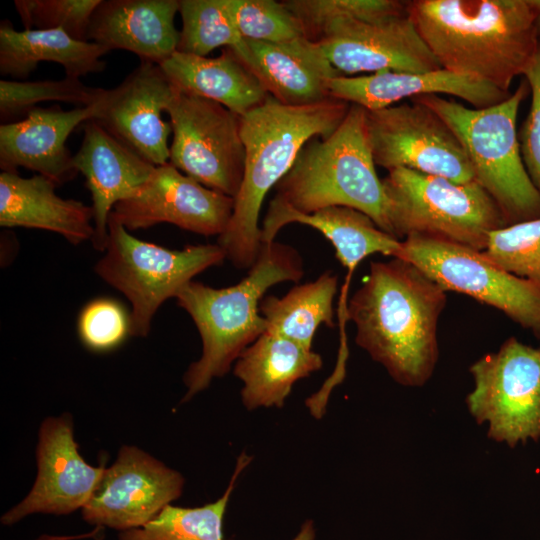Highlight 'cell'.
I'll list each match as a JSON object with an SVG mask.
<instances>
[{
	"label": "cell",
	"mask_w": 540,
	"mask_h": 540,
	"mask_svg": "<svg viewBox=\"0 0 540 540\" xmlns=\"http://www.w3.org/2000/svg\"><path fill=\"white\" fill-rule=\"evenodd\" d=\"M182 475L135 446H123L105 469L82 517L122 531L144 526L181 496Z\"/></svg>",
	"instance_id": "cell-14"
},
{
	"label": "cell",
	"mask_w": 540,
	"mask_h": 540,
	"mask_svg": "<svg viewBox=\"0 0 540 540\" xmlns=\"http://www.w3.org/2000/svg\"><path fill=\"white\" fill-rule=\"evenodd\" d=\"M526 81L504 101L469 108L440 97L412 98L432 109L460 140L478 182L496 202L507 225L540 218V192L525 168L516 127Z\"/></svg>",
	"instance_id": "cell-6"
},
{
	"label": "cell",
	"mask_w": 540,
	"mask_h": 540,
	"mask_svg": "<svg viewBox=\"0 0 540 540\" xmlns=\"http://www.w3.org/2000/svg\"><path fill=\"white\" fill-rule=\"evenodd\" d=\"M482 252L507 272L540 288V218L491 232Z\"/></svg>",
	"instance_id": "cell-33"
},
{
	"label": "cell",
	"mask_w": 540,
	"mask_h": 540,
	"mask_svg": "<svg viewBox=\"0 0 540 540\" xmlns=\"http://www.w3.org/2000/svg\"><path fill=\"white\" fill-rule=\"evenodd\" d=\"M107 90L86 86L79 78L61 80H0V118L3 123L27 115L40 102L59 101L86 107L100 101Z\"/></svg>",
	"instance_id": "cell-31"
},
{
	"label": "cell",
	"mask_w": 540,
	"mask_h": 540,
	"mask_svg": "<svg viewBox=\"0 0 540 540\" xmlns=\"http://www.w3.org/2000/svg\"><path fill=\"white\" fill-rule=\"evenodd\" d=\"M177 12L179 0H101L91 18L88 41L159 65L177 51Z\"/></svg>",
	"instance_id": "cell-21"
},
{
	"label": "cell",
	"mask_w": 540,
	"mask_h": 540,
	"mask_svg": "<svg viewBox=\"0 0 540 540\" xmlns=\"http://www.w3.org/2000/svg\"><path fill=\"white\" fill-rule=\"evenodd\" d=\"M176 93L159 65L141 61L115 88L107 90L103 109L94 119L154 166L169 162L170 123L162 119Z\"/></svg>",
	"instance_id": "cell-17"
},
{
	"label": "cell",
	"mask_w": 540,
	"mask_h": 540,
	"mask_svg": "<svg viewBox=\"0 0 540 540\" xmlns=\"http://www.w3.org/2000/svg\"><path fill=\"white\" fill-rule=\"evenodd\" d=\"M338 278L331 272L313 282L294 286L281 298L264 297L259 306L267 331L311 349L313 336L321 324L334 327L333 300Z\"/></svg>",
	"instance_id": "cell-28"
},
{
	"label": "cell",
	"mask_w": 540,
	"mask_h": 540,
	"mask_svg": "<svg viewBox=\"0 0 540 540\" xmlns=\"http://www.w3.org/2000/svg\"><path fill=\"white\" fill-rule=\"evenodd\" d=\"M329 96L365 110L393 106L405 98L447 94L486 108L506 100L511 93L474 76L438 69L424 73L379 71L367 76L334 77L328 81Z\"/></svg>",
	"instance_id": "cell-20"
},
{
	"label": "cell",
	"mask_w": 540,
	"mask_h": 540,
	"mask_svg": "<svg viewBox=\"0 0 540 540\" xmlns=\"http://www.w3.org/2000/svg\"><path fill=\"white\" fill-rule=\"evenodd\" d=\"M159 66L179 91L215 101L238 116L268 96L259 78L230 48L215 58L176 51Z\"/></svg>",
	"instance_id": "cell-26"
},
{
	"label": "cell",
	"mask_w": 540,
	"mask_h": 540,
	"mask_svg": "<svg viewBox=\"0 0 540 540\" xmlns=\"http://www.w3.org/2000/svg\"><path fill=\"white\" fill-rule=\"evenodd\" d=\"M349 107L334 98L288 106L268 94L262 104L239 116L244 176L229 224L217 241L235 267L250 269L259 255V214L268 191L287 174L310 139L326 138L339 127Z\"/></svg>",
	"instance_id": "cell-3"
},
{
	"label": "cell",
	"mask_w": 540,
	"mask_h": 540,
	"mask_svg": "<svg viewBox=\"0 0 540 540\" xmlns=\"http://www.w3.org/2000/svg\"><path fill=\"white\" fill-rule=\"evenodd\" d=\"M106 49L79 41L62 30L17 31L8 21L0 25V74L24 81L40 62H55L68 77L80 78L105 69Z\"/></svg>",
	"instance_id": "cell-27"
},
{
	"label": "cell",
	"mask_w": 540,
	"mask_h": 540,
	"mask_svg": "<svg viewBox=\"0 0 540 540\" xmlns=\"http://www.w3.org/2000/svg\"><path fill=\"white\" fill-rule=\"evenodd\" d=\"M321 356L292 340L263 333L236 360L234 375L243 382L244 406L282 407L296 381L322 367Z\"/></svg>",
	"instance_id": "cell-24"
},
{
	"label": "cell",
	"mask_w": 540,
	"mask_h": 540,
	"mask_svg": "<svg viewBox=\"0 0 540 540\" xmlns=\"http://www.w3.org/2000/svg\"><path fill=\"white\" fill-rule=\"evenodd\" d=\"M474 389L466 398L488 437L510 447L540 439V347L508 338L470 367Z\"/></svg>",
	"instance_id": "cell-10"
},
{
	"label": "cell",
	"mask_w": 540,
	"mask_h": 540,
	"mask_svg": "<svg viewBox=\"0 0 540 540\" xmlns=\"http://www.w3.org/2000/svg\"><path fill=\"white\" fill-rule=\"evenodd\" d=\"M446 291L408 261L371 262L362 286L343 307L355 342L399 384L418 387L439 357L437 328Z\"/></svg>",
	"instance_id": "cell-1"
},
{
	"label": "cell",
	"mask_w": 540,
	"mask_h": 540,
	"mask_svg": "<svg viewBox=\"0 0 540 540\" xmlns=\"http://www.w3.org/2000/svg\"><path fill=\"white\" fill-rule=\"evenodd\" d=\"M104 253L95 272L130 302V334L137 337L149 334L155 313L167 299L176 298L194 276L226 258L218 244L170 250L136 238L111 219Z\"/></svg>",
	"instance_id": "cell-8"
},
{
	"label": "cell",
	"mask_w": 540,
	"mask_h": 540,
	"mask_svg": "<svg viewBox=\"0 0 540 540\" xmlns=\"http://www.w3.org/2000/svg\"><path fill=\"white\" fill-rule=\"evenodd\" d=\"M294 222L319 230L332 243L336 257L349 273L370 255L380 253L395 258L401 249V240L381 230L356 209L332 206L302 214L273 199L261 227L262 244L274 241L282 227Z\"/></svg>",
	"instance_id": "cell-25"
},
{
	"label": "cell",
	"mask_w": 540,
	"mask_h": 540,
	"mask_svg": "<svg viewBox=\"0 0 540 540\" xmlns=\"http://www.w3.org/2000/svg\"><path fill=\"white\" fill-rule=\"evenodd\" d=\"M315 532L310 521H307L301 528L294 540H314Z\"/></svg>",
	"instance_id": "cell-39"
},
{
	"label": "cell",
	"mask_w": 540,
	"mask_h": 540,
	"mask_svg": "<svg viewBox=\"0 0 540 540\" xmlns=\"http://www.w3.org/2000/svg\"><path fill=\"white\" fill-rule=\"evenodd\" d=\"M317 42L341 74L424 73L441 69L408 10L375 20H335Z\"/></svg>",
	"instance_id": "cell-13"
},
{
	"label": "cell",
	"mask_w": 540,
	"mask_h": 540,
	"mask_svg": "<svg viewBox=\"0 0 540 540\" xmlns=\"http://www.w3.org/2000/svg\"><path fill=\"white\" fill-rule=\"evenodd\" d=\"M283 4L300 21L306 38L319 41L330 23L338 19L375 20L407 11L396 0H286Z\"/></svg>",
	"instance_id": "cell-32"
},
{
	"label": "cell",
	"mask_w": 540,
	"mask_h": 540,
	"mask_svg": "<svg viewBox=\"0 0 540 540\" xmlns=\"http://www.w3.org/2000/svg\"><path fill=\"white\" fill-rule=\"evenodd\" d=\"M365 129L375 165L406 168L457 183L474 181L467 154L451 128L415 101L365 110Z\"/></svg>",
	"instance_id": "cell-12"
},
{
	"label": "cell",
	"mask_w": 540,
	"mask_h": 540,
	"mask_svg": "<svg viewBox=\"0 0 540 540\" xmlns=\"http://www.w3.org/2000/svg\"><path fill=\"white\" fill-rule=\"evenodd\" d=\"M244 40L249 56L243 63L284 105H312L331 98L328 81L343 75L320 44L306 37L280 43Z\"/></svg>",
	"instance_id": "cell-22"
},
{
	"label": "cell",
	"mask_w": 540,
	"mask_h": 540,
	"mask_svg": "<svg viewBox=\"0 0 540 540\" xmlns=\"http://www.w3.org/2000/svg\"><path fill=\"white\" fill-rule=\"evenodd\" d=\"M391 235L426 236L484 251L491 232L508 226L487 191L475 180L457 183L406 168L382 179Z\"/></svg>",
	"instance_id": "cell-7"
},
{
	"label": "cell",
	"mask_w": 540,
	"mask_h": 540,
	"mask_svg": "<svg viewBox=\"0 0 540 540\" xmlns=\"http://www.w3.org/2000/svg\"><path fill=\"white\" fill-rule=\"evenodd\" d=\"M101 0H15L26 30H62L73 39L88 41L92 15Z\"/></svg>",
	"instance_id": "cell-35"
},
{
	"label": "cell",
	"mask_w": 540,
	"mask_h": 540,
	"mask_svg": "<svg viewBox=\"0 0 540 540\" xmlns=\"http://www.w3.org/2000/svg\"><path fill=\"white\" fill-rule=\"evenodd\" d=\"M57 185L35 174L24 178L18 173L0 174V225L55 232L73 245L92 241L95 234L93 209L81 201L63 199Z\"/></svg>",
	"instance_id": "cell-23"
},
{
	"label": "cell",
	"mask_w": 540,
	"mask_h": 540,
	"mask_svg": "<svg viewBox=\"0 0 540 540\" xmlns=\"http://www.w3.org/2000/svg\"><path fill=\"white\" fill-rule=\"evenodd\" d=\"M407 10L441 68L504 92L540 43L533 0H414Z\"/></svg>",
	"instance_id": "cell-2"
},
{
	"label": "cell",
	"mask_w": 540,
	"mask_h": 540,
	"mask_svg": "<svg viewBox=\"0 0 540 540\" xmlns=\"http://www.w3.org/2000/svg\"><path fill=\"white\" fill-rule=\"evenodd\" d=\"M233 208L234 198L202 185L168 162L157 166L133 196L118 202L109 219L129 231L170 223L201 235L219 236L226 230Z\"/></svg>",
	"instance_id": "cell-15"
},
{
	"label": "cell",
	"mask_w": 540,
	"mask_h": 540,
	"mask_svg": "<svg viewBox=\"0 0 540 540\" xmlns=\"http://www.w3.org/2000/svg\"><path fill=\"white\" fill-rule=\"evenodd\" d=\"M182 30L177 51L206 56L224 46L242 60L249 49L229 13L225 0H180Z\"/></svg>",
	"instance_id": "cell-30"
},
{
	"label": "cell",
	"mask_w": 540,
	"mask_h": 540,
	"mask_svg": "<svg viewBox=\"0 0 540 540\" xmlns=\"http://www.w3.org/2000/svg\"><path fill=\"white\" fill-rule=\"evenodd\" d=\"M365 129V109L350 104L328 137L310 139L277 183L274 201L302 214L344 206L369 216L391 235L388 203Z\"/></svg>",
	"instance_id": "cell-5"
},
{
	"label": "cell",
	"mask_w": 540,
	"mask_h": 540,
	"mask_svg": "<svg viewBox=\"0 0 540 540\" xmlns=\"http://www.w3.org/2000/svg\"><path fill=\"white\" fill-rule=\"evenodd\" d=\"M84 135L73 155L76 170L85 177L91 194L95 249L104 252L108 219L114 206L131 196L149 179L156 166L147 162L94 119L84 123Z\"/></svg>",
	"instance_id": "cell-19"
},
{
	"label": "cell",
	"mask_w": 540,
	"mask_h": 540,
	"mask_svg": "<svg viewBox=\"0 0 540 540\" xmlns=\"http://www.w3.org/2000/svg\"><path fill=\"white\" fill-rule=\"evenodd\" d=\"M535 5L538 8V10L540 11V0H535ZM537 29H538V33H539V36H540V14H539V16L537 18Z\"/></svg>",
	"instance_id": "cell-40"
},
{
	"label": "cell",
	"mask_w": 540,
	"mask_h": 540,
	"mask_svg": "<svg viewBox=\"0 0 540 540\" xmlns=\"http://www.w3.org/2000/svg\"><path fill=\"white\" fill-rule=\"evenodd\" d=\"M102 528L97 527L94 531L76 535V536H49V535H43L40 536L37 540H76V539H83V538H89L100 535Z\"/></svg>",
	"instance_id": "cell-38"
},
{
	"label": "cell",
	"mask_w": 540,
	"mask_h": 540,
	"mask_svg": "<svg viewBox=\"0 0 540 540\" xmlns=\"http://www.w3.org/2000/svg\"><path fill=\"white\" fill-rule=\"evenodd\" d=\"M243 39L272 43L306 37L296 16L274 0H225Z\"/></svg>",
	"instance_id": "cell-34"
},
{
	"label": "cell",
	"mask_w": 540,
	"mask_h": 540,
	"mask_svg": "<svg viewBox=\"0 0 540 540\" xmlns=\"http://www.w3.org/2000/svg\"><path fill=\"white\" fill-rule=\"evenodd\" d=\"M166 112L169 163L202 185L235 198L245 170L240 117L223 105L176 88Z\"/></svg>",
	"instance_id": "cell-11"
},
{
	"label": "cell",
	"mask_w": 540,
	"mask_h": 540,
	"mask_svg": "<svg viewBox=\"0 0 540 540\" xmlns=\"http://www.w3.org/2000/svg\"><path fill=\"white\" fill-rule=\"evenodd\" d=\"M395 258L410 262L446 292L489 305L540 338V288L507 272L482 251L411 235L401 241Z\"/></svg>",
	"instance_id": "cell-9"
},
{
	"label": "cell",
	"mask_w": 540,
	"mask_h": 540,
	"mask_svg": "<svg viewBox=\"0 0 540 540\" xmlns=\"http://www.w3.org/2000/svg\"><path fill=\"white\" fill-rule=\"evenodd\" d=\"M106 94L90 106L67 111L57 105L48 108L35 107L24 119L1 124L2 171L18 173V167H24L48 178L56 185L74 179L78 171L74 167L73 155L66 147V141L78 125L100 115Z\"/></svg>",
	"instance_id": "cell-18"
},
{
	"label": "cell",
	"mask_w": 540,
	"mask_h": 540,
	"mask_svg": "<svg viewBox=\"0 0 540 540\" xmlns=\"http://www.w3.org/2000/svg\"><path fill=\"white\" fill-rule=\"evenodd\" d=\"M78 333L83 344L94 351L117 347L130 334V317L111 299L88 303L78 318Z\"/></svg>",
	"instance_id": "cell-36"
},
{
	"label": "cell",
	"mask_w": 540,
	"mask_h": 540,
	"mask_svg": "<svg viewBox=\"0 0 540 540\" xmlns=\"http://www.w3.org/2000/svg\"><path fill=\"white\" fill-rule=\"evenodd\" d=\"M524 76L531 92V105L518 140L527 173L540 192V43Z\"/></svg>",
	"instance_id": "cell-37"
},
{
	"label": "cell",
	"mask_w": 540,
	"mask_h": 540,
	"mask_svg": "<svg viewBox=\"0 0 540 540\" xmlns=\"http://www.w3.org/2000/svg\"><path fill=\"white\" fill-rule=\"evenodd\" d=\"M247 463L248 457L240 456L229 486L215 502L194 508L169 504L144 526L122 531L119 540H223L225 511L234 484Z\"/></svg>",
	"instance_id": "cell-29"
},
{
	"label": "cell",
	"mask_w": 540,
	"mask_h": 540,
	"mask_svg": "<svg viewBox=\"0 0 540 540\" xmlns=\"http://www.w3.org/2000/svg\"><path fill=\"white\" fill-rule=\"evenodd\" d=\"M303 276L299 254L290 246L263 243L255 263L238 284L216 289L191 281L176 296L193 319L202 340V354L184 374L183 401L206 389L227 373L240 354L267 331L259 306L263 295L283 281Z\"/></svg>",
	"instance_id": "cell-4"
},
{
	"label": "cell",
	"mask_w": 540,
	"mask_h": 540,
	"mask_svg": "<svg viewBox=\"0 0 540 540\" xmlns=\"http://www.w3.org/2000/svg\"><path fill=\"white\" fill-rule=\"evenodd\" d=\"M36 459L35 483L28 495L2 516L5 525L33 513L61 515L82 509L105 471L104 464L91 466L80 455L69 414L48 417L41 424Z\"/></svg>",
	"instance_id": "cell-16"
}]
</instances>
